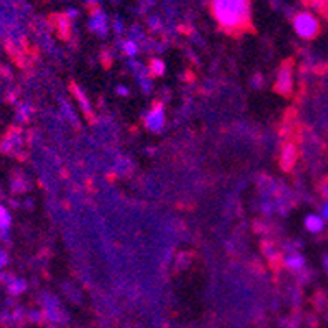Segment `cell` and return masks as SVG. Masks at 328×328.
Here are the masks:
<instances>
[{
	"mask_svg": "<svg viewBox=\"0 0 328 328\" xmlns=\"http://www.w3.org/2000/svg\"><path fill=\"white\" fill-rule=\"evenodd\" d=\"M325 227V220L322 218V215L317 213H310L305 217V228L312 233H320Z\"/></svg>",
	"mask_w": 328,
	"mask_h": 328,
	"instance_id": "6",
	"label": "cell"
},
{
	"mask_svg": "<svg viewBox=\"0 0 328 328\" xmlns=\"http://www.w3.org/2000/svg\"><path fill=\"white\" fill-rule=\"evenodd\" d=\"M88 27H90L92 32H95L97 35H105L107 30H109V22H107V15L102 10L93 12L90 22H88Z\"/></svg>",
	"mask_w": 328,
	"mask_h": 328,
	"instance_id": "4",
	"label": "cell"
},
{
	"mask_svg": "<svg viewBox=\"0 0 328 328\" xmlns=\"http://www.w3.org/2000/svg\"><path fill=\"white\" fill-rule=\"evenodd\" d=\"M277 90L283 93V95H288L291 92V70L288 67H283L278 74L277 79Z\"/></svg>",
	"mask_w": 328,
	"mask_h": 328,
	"instance_id": "5",
	"label": "cell"
},
{
	"mask_svg": "<svg viewBox=\"0 0 328 328\" xmlns=\"http://www.w3.org/2000/svg\"><path fill=\"white\" fill-rule=\"evenodd\" d=\"M296 148L295 145H287L285 148H283V154H282V167L285 170H290L291 167H293V164L296 162Z\"/></svg>",
	"mask_w": 328,
	"mask_h": 328,
	"instance_id": "7",
	"label": "cell"
},
{
	"mask_svg": "<svg viewBox=\"0 0 328 328\" xmlns=\"http://www.w3.org/2000/svg\"><path fill=\"white\" fill-rule=\"evenodd\" d=\"M293 29L302 39L310 40V39H315L318 32H320V24H318L315 15H312V13H308V12H302V13H298V15H295Z\"/></svg>",
	"mask_w": 328,
	"mask_h": 328,
	"instance_id": "2",
	"label": "cell"
},
{
	"mask_svg": "<svg viewBox=\"0 0 328 328\" xmlns=\"http://www.w3.org/2000/svg\"><path fill=\"white\" fill-rule=\"evenodd\" d=\"M327 2H328V0H327Z\"/></svg>",
	"mask_w": 328,
	"mask_h": 328,
	"instance_id": "15",
	"label": "cell"
},
{
	"mask_svg": "<svg viewBox=\"0 0 328 328\" xmlns=\"http://www.w3.org/2000/svg\"><path fill=\"white\" fill-rule=\"evenodd\" d=\"M5 262H7L5 253H3V251H0V267H3V265H5Z\"/></svg>",
	"mask_w": 328,
	"mask_h": 328,
	"instance_id": "12",
	"label": "cell"
},
{
	"mask_svg": "<svg viewBox=\"0 0 328 328\" xmlns=\"http://www.w3.org/2000/svg\"><path fill=\"white\" fill-rule=\"evenodd\" d=\"M123 52L127 53L128 57H133V55H137V52H138V45L133 40H127V42L123 43Z\"/></svg>",
	"mask_w": 328,
	"mask_h": 328,
	"instance_id": "9",
	"label": "cell"
},
{
	"mask_svg": "<svg viewBox=\"0 0 328 328\" xmlns=\"http://www.w3.org/2000/svg\"><path fill=\"white\" fill-rule=\"evenodd\" d=\"M145 125L150 130H154V132H160L162 128H164L165 125V114H164V109H162V105H155L154 109L148 112L147 119H145Z\"/></svg>",
	"mask_w": 328,
	"mask_h": 328,
	"instance_id": "3",
	"label": "cell"
},
{
	"mask_svg": "<svg viewBox=\"0 0 328 328\" xmlns=\"http://www.w3.org/2000/svg\"><path fill=\"white\" fill-rule=\"evenodd\" d=\"M212 10L215 19L223 29H244L250 20L248 0H213Z\"/></svg>",
	"mask_w": 328,
	"mask_h": 328,
	"instance_id": "1",
	"label": "cell"
},
{
	"mask_svg": "<svg viewBox=\"0 0 328 328\" xmlns=\"http://www.w3.org/2000/svg\"><path fill=\"white\" fill-rule=\"evenodd\" d=\"M285 263H287V267L291 268V270H302L303 265H305V258L302 257V255L293 253L285 258Z\"/></svg>",
	"mask_w": 328,
	"mask_h": 328,
	"instance_id": "8",
	"label": "cell"
},
{
	"mask_svg": "<svg viewBox=\"0 0 328 328\" xmlns=\"http://www.w3.org/2000/svg\"><path fill=\"white\" fill-rule=\"evenodd\" d=\"M90 2H98V0H90Z\"/></svg>",
	"mask_w": 328,
	"mask_h": 328,
	"instance_id": "14",
	"label": "cell"
},
{
	"mask_svg": "<svg viewBox=\"0 0 328 328\" xmlns=\"http://www.w3.org/2000/svg\"><path fill=\"white\" fill-rule=\"evenodd\" d=\"M322 218L328 220V200H325V204L322 205Z\"/></svg>",
	"mask_w": 328,
	"mask_h": 328,
	"instance_id": "11",
	"label": "cell"
},
{
	"mask_svg": "<svg viewBox=\"0 0 328 328\" xmlns=\"http://www.w3.org/2000/svg\"><path fill=\"white\" fill-rule=\"evenodd\" d=\"M150 70L154 72L155 75H162L165 72V64L162 60H159V58H155V60H152V64H150Z\"/></svg>",
	"mask_w": 328,
	"mask_h": 328,
	"instance_id": "10",
	"label": "cell"
},
{
	"mask_svg": "<svg viewBox=\"0 0 328 328\" xmlns=\"http://www.w3.org/2000/svg\"><path fill=\"white\" fill-rule=\"evenodd\" d=\"M117 92H119L120 95H127V93H128L127 88H123V87H119V88H117Z\"/></svg>",
	"mask_w": 328,
	"mask_h": 328,
	"instance_id": "13",
	"label": "cell"
}]
</instances>
